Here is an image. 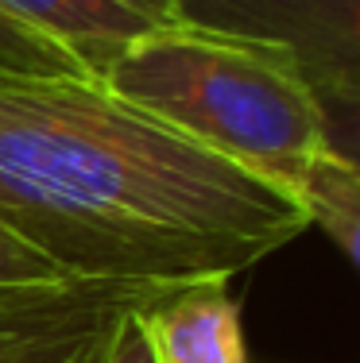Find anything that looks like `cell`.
I'll use <instances>...</instances> for the list:
<instances>
[{
    "mask_svg": "<svg viewBox=\"0 0 360 363\" xmlns=\"http://www.w3.org/2000/svg\"><path fill=\"white\" fill-rule=\"evenodd\" d=\"M0 220L82 282L233 279L310 228L302 201L93 77L0 74Z\"/></svg>",
    "mask_w": 360,
    "mask_h": 363,
    "instance_id": "cell-1",
    "label": "cell"
},
{
    "mask_svg": "<svg viewBox=\"0 0 360 363\" xmlns=\"http://www.w3.org/2000/svg\"><path fill=\"white\" fill-rule=\"evenodd\" d=\"M101 85L290 197L333 147L329 116L295 58L225 31L159 23L105 66Z\"/></svg>",
    "mask_w": 360,
    "mask_h": 363,
    "instance_id": "cell-2",
    "label": "cell"
},
{
    "mask_svg": "<svg viewBox=\"0 0 360 363\" xmlns=\"http://www.w3.org/2000/svg\"><path fill=\"white\" fill-rule=\"evenodd\" d=\"M170 23L287 50L329 116L333 147L356 159L360 0H170Z\"/></svg>",
    "mask_w": 360,
    "mask_h": 363,
    "instance_id": "cell-3",
    "label": "cell"
},
{
    "mask_svg": "<svg viewBox=\"0 0 360 363\" xmlns=\"http://www.w3.org/2000/svg\"><path fill=\"white\" fill-rule=\"evenodd\" d=\"M163 290L151 282H70L62 290L4 298L0 363H89L120 309L143 306Z\"/></svg>",
    "mask_w": 360,
    "mask_h": 363,
    "instance_id": "cell-4",
    "label": "cell"
},
{
    "mask_svg": "<svg viewBox=\"0 0 360 363\" xmlns=\"http://www.w3.org/2000/svg\"><path fill=\"white\" fill-rule=\"evenodd\" d=\"M233 279H190L136 309L156 363H248Z\"/></svg>",
    "mask_w": 360,
    "mask_h": 363,
    "instance_id": "cell-5",
    "label": "cell"
},
{
    "mask_svg": "<svg viewBox=\"0 0 360 363\" xmlns=\"http://www.w3.org/2000/svg\"><path fill=\"white\" fill-rule=\"evenodd\" d=\"M0 12L62 43L97 82L128 43L167 23L128 0H0Z\"/></svg>",
    "mask_w": 360,
    "mask_h": 363,
    "instance_id": "cell-6",
    "label": "cell"
},
{
    "mask_svg": "<svg viewBox=\"0 0 360 363\" xmlns=\"http://www.w3.org/2000/svg\"><path fill=\"white\" fill-rule=\"evenodd\" d=\"M298 201H302L310 224L329 232V240L345 252V259H356V236H360V167L353 155H341L325 147L318 159L306 167L298 182Z\"/></svg>",
    "mask_w": 360,
    "mask_h": 363,
    "instance_id": "cell-7",
    "label": "cell"
},
{
    "mask_svg": "<svg viewBox=\"0 0 360 363\" xmlns=\"http://www.w3.org/2000/svg\"><path fill=\"white\" fill-rule=\"evenodd\" d=\"M0 74H36V77H89V70L43 31L0 12ZM97 82V77H93Z\"/></svg>",
    "mask_w": 360,
    "mask_h": 363,
    "instance_id": "cell-8",
    "label": "cell"
},
{
    "mask_svg": "<svg viewBox=\"0 0 360 363\" xmlns=\"http://www.w3.org/2000/svg\"><path fill=\"white\" fill-rule=\"evenodd\" d=\"M70 282L66 271H58L47 255H39L31 244H23L4 220H0V301L4 298H28V294H43V290H62Z\"/></svg>",
    "mask_w": 360,
    "mask_h": 363,
    "instance_id": "cell-9",
    "label": "cell"
},
{
    "mask_svg": "<svg viewBox=\"0 0 360 363\" xmlns=\"http://www.w3.org/2000/svg\"><path fill=\"white\" fill-rule=\"evenodd\" d=\"M143 306H148V301H143ZM136 309L140 306H128L113 317V325H109V333H105V340H101L93 363H156L148 340H143V333H140V321H136Z\"/></svg>",
    "mask_w": 360,
    "mask_h": 363,
    "instance_id": "cell-10",
    "label": "cell"
},
{
    "mask_svg": "<svg viewBox=\"0 0 360 363\" xmlns=\"http://www.w3.org/2000/svg\"><path fill=\"white\" fill-rule=\"evenodd\" d=\"M128 4H136V8H143V12H151L156 20L170 23V0H128Z\"/></svg>",
    "mask_w": 360,
    "mask_h": 363,
    "instance_id": "cell-11",
    "label": "cell"
},
{
    "mask_svg": "<svg viewBox=\"0 0 360 363\" xmlns=\"http://www.w3.org/2000/svg\"><path fill=\"white\" fill-rule=\"evenodd\" d=\"M93 359H97V352H93ZM93 359H89V363H93Z\"/></svg>",
    "mask_w": 360,
    "mask_h": 363,
    "instance_id": "cell-12",
    "label": "cell"
}]
</instances>
